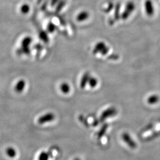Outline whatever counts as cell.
<instances>
[{"label":"cell","mask_w":160,"mask_h":160,"mask_svg":"<svg viewBox=\"0 0 160 160\" xmlns=\"http://www.w3.org/2000/svg\"><path fill=\"white\" fill-rule=\"evenodd\" d=\"M56 115L52 112H48L39 116L38 119V122L40 125H43L54 121Z\"/></svg>","instance_id":"6da1fadb"},{"label":"cell","mask_w":160,"mask_h":160,"mask_svg":"<svg viewBox=\"0 0 160 160\" xmlns=\"http://www.w3.org/2000/svg\"><path fill=\"white\" fill-rule=\"evenodd\" d=\"M122 138L123 141L132 149H135L137 147L136 142H135V141L128 133H123V134L122 135Z\"/></svg>","instance_id":"7a4b0ae2"},{"label":"cell","mask_w":160,"mask_h":160,"mask_svg":"<svg viewBox=\"0 0 160 160\" xmlns=\"http://www.w3.org/2000/svg\"><path fill=\"white\" fill-rule=\"evenodd\" d=\"M116 110L114 108H109L107 109L102 113L100 118V120L101 121H104L107 118L116 115Z\"/></svg>","instance_id":"3957f363"},{"label":"cell","mask_w":160,"mask_h":160,"mask_svg":"<svg viewBox=\"0 0 160 160\" xmlns=\"http://www.w3.org/2000/svg\"><path fill=\"white\" fill-rule=\"evenodd\" d=\"M26 82L24 80H20L17 82V83L16 84L15 86V91L16 92L18 93H20L22 92L24 88H26Z\"/></svg>","instance_id":"277c9868"},{"label":"cell","mask_w":160,"mask_h":160,"mask_svg":"<svg viewBox=\"0 0 160 160\" xmlns=\"http://www.w3.org/2000/svg\"><path fill=\"white\" fill-rule=\"evenodd\" d=\"M145 8H146L147 14L149 15H151L153 14L154 7L151 0H146V1L145 2Z\"/></svg>","instance_id":"5b68a950"},{"label":"cell","mask_w":160,"mask_h":160,"mask_svg":"<svg viewBox=\"0 0 160 160\" xmlns=\"http://www.w3.org/2000/svg\"><path fill=\"white\" fill-rule=\"evenodd\" d=\"M5 153H6V156L11 159L15 158L17 156V151L12 147H8L6 148L5 150Z\"/></svg>","instance_id":"8992f818"},{"label":"cell","mask_w":160,"mask_h":160,"mask_svg":"<svg viewBox=\"0 0 160 160\" xmlns=\"http://www.w3.org/2000/svg\"><path fill=\"white\" fill-rule=\"evenodd\" d=\"M89 17V13L87 11H83L80 12L76 17L77 20L79 22H82L87 19Z\"/></svg>","instance_id":"52a82bcc"},{"label":"cell","mask_w":160,"mask_h":160,"mask_svg":"<svg viewBox=\"0 0 160 160\" xmlns=\"http://www.w3.org/2000/svg\"><path fill=\"white\" fill-rule=\"evenodd\" d=\"M135 8V5L133 2H130L127 4V7L125 8V12L123 14V18H127L128 16L132 12L134 11Z\"/></svg>","instance_id":"ba28073f"},{"label":"cell","mask_w":160,"mask_h":160,"mask_svg":"<svg viewBox=\"0 0 160 160\" xmlns=\"http://www.w3.org/2000/svg\"><path fill=\"white\" fill-rule=\"evenodd\" d=\"M60 89L63 94H68L71 90V87L68 83L66 82L62 83L60 86Z\"/></svg>","instance_id":"9c48e42d"},{"label":"cell","mask_w":160,"mask_h":160,"mask_svg":"<svg viewBox=\"0 0 160 160\" xmlns=\"http://www.w3.org/2000/svg\"><path fill=\"white\" fill-rule=\"evenodd\" d=\"M90 79L89 73H86L85 74H83L82 79L80 80V85L82 88H84L87 83L89 82V80Z\"/></svg>","instance_id":"30bf717a"},{"label":"cell","mask_w":160,"mask_h":160,"mask_svg":"<svg viewBox=\"0 0 160 160\" xmlns=\"http://www.w3.org/2000/svg\"><path fill=\"white\" fill-rule=\"evenodd\" d=\"M32 38L30 36H27L21 41V47H29V46L32 43Z\"/></svg>","instance_id":"8fae6325"},{"label":"cell","mask_w":160,"mask_h":160,"mask_svg":"<svg viewBox=\"0 0 160 160\" xmlns=\"http://www.w3.org/2000/svg\"><path fill=\"white\" fill-rule=\"evenodd\" d=\"M30 11V6L28 4H23L20 7V12L23 14H27Z\"/></svg>","instance_id":"7c38bea8"},{"label":"cell","mask_w":160,"mask_h":160,"mask_svg":"<svg viewBox=\"0 0 160 160\" xmlns=\"http://www.w3.org/2000/svg\"><path fill=\"white\" fill-rule=\"evenodd\" d=\"M49 153L46 151H42L39 153L38 160H49Z\"/></svg>","instance_id":"4fadbf2b"},{"label":"cell","mask_w":160,"mask_h":160,"mask_svg":"<svg viewBox=\"0 0 160 160\" xmlns=\"http://www.w3.org/2000/svg\"><path fill=\"white\" fill-rule=\"evenodd\" d=\"M108 126V124H105L102 127L98 133V138L102 137V136L104 135L106 133V131H107Z\"/></svg>","instance_id":"5bb4252c"},{"label":"cell","mask_w":160,"mask_h":160,"mask_svg":"<svg viewBox=\"0 0 160 160\" xmlns=\"http://www.w3.org/2000/svg\"><path fill=\"white\" fill-rule=\"evenodd\" d=\"M47 31L50 33H52L54 32V31L56 30V26L53 23H49L48 24L47 27Z\"/></svg>","instance_id":"9a60e30c"},{"label":"cell","mask_w":160,"mask_h":160,"mask_svg":"<svg viewBox=\"0 0 160 160\" xmlns=\"http://www.w3.org/2000/svg\"><path fill=\"white\" fill-rule=\"evenodd\" d=\"M39 38L40 39L42 40L44 42H47L48 41V35L46 32L45 31H42L39 33Z\"/></svg>","instance_id":"2e32d148"},{"label":"cell","mask_w":160,"mask_h":160,"mask_svg":"<svg viewBox=\"0 0 160 160\" xmlns=\"http://www.w3.org/2000/svg\"><path fill=\"white\" fill-rule=\"evenodd\" d=\"M65 1L64 0H62V1H60L58 3L57 8V9L58 12L60 11L61 9L63 8L64 6H65Z\"/></svg>","instance_id":"e0dca14e"},{"label":"cell","mask_w":160,"mask_h":160,"mask_svg":"<svg viewBox=\"0 0 160 160\" xmlns=\"http://www.w3.org/2000/svg\"><path fill=\"white\" fill-rule=\"evenodd\" d=\"M88 82H89L90 86H91L92 88L96 86L97 84V79L94 78V77H90Z\"/></svg>","instance_id":"ac0fdd59"},{"label":"cell","mask_w":160,"mask_h":160,"mask_svg":"<svg viewBox=\"0 0 160 160\" xmlns=\"http://www.w3.org/2000/svg\"><path fill=\"white\" fill-rule=\"evenodd\" d=\"M158 101V98L157 97H152L148 99V103L149 104H154Z\"/></svg>","instance_id":"d6986e66"},{"label":"cell","mask_w":160,"mask_h":160,"mask_svg":"<svg viewBox=\"0 0 160 160\" xmlns=\"http://www.w3.org/2000/svg\"><path fill=\"white\" fill-rule=\"evenodd\" d=\"M59 0H52V5H54L59 2Z\"/></svg>","instance_id":"ffe728a7"},{"label":"cell","mask_w":160,"mask_h":160,"mask_svg":"<svg viewBox=\"0 0 160 160\" xmlns=\"http://www.w3.org/2000/svg\"><path fill=\"white\" fill-rule=\"evenodd\" d=\"M73 160H81V159L79 157H75V159H73Z\"/></svg>","instance_id":"44dd1931"}]
</instances>
